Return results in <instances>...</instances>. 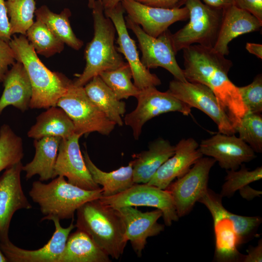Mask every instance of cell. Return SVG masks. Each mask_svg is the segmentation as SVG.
<instances>
[{
  "mask_svg": "<svg viewBox=\"0 0 262 262\" xmlns=\"http://www.w3.org/2000/svg\"><path fill=\"white\" fill-rule=\"evenodd\" d=\"M184 77L187 81L202 83L217 98L237 131L242 119L248 112L238 87L229 78L232 66L229 60L213 48L192 45L183 49Z\"/></svg>",
  "mask_w": 262,
  "mask_h": 262,
  "instance_id": "cell-1",
  "label": "cell"
},
{
  "mask_svg": "<svg viewBox=\"0 0 262 262\" xmlns=\"http://www.w3.org/2000/svg\"><path fill=\"white\" fill-rule=\"evenodd\" d=\"M9 44L15 60L24 66L31 83L32 96L29 108L48 109L56 106L59 99L66 93L72 81L61 73L49 69L25 35H15Z\"/></svg>",
  "mask_w": 262,
  "mask_h": 262,
  "instance_id": "cell-2",
  "label": "cell"
},
{
  "mask_svg": "<svg viewBox=\"0 0 262 262\" xmlns=\"http://www.w3.org/2000/svg\"><path fill=\"white\" fill-rule=\"evenodd\" d=\"M76 211L75 227L87 233L109 256L118 260L128 240L124 223L117 210L98 199L84 203Z\"/></svg>",
  "mask_w": 262,
  "mask_h": 262,
  "instance_id": "cell-3",
  "label": "cell"
},
{
  "mask_svg": "<svg viewBox=\"0 0 262 262\" xmlns=\"http://www.w3.org/2000/svg\"><path fill=\"white\" fill-rule=\"evenodd\" d=\"M92 9L94 36L85 47V68L73 81L77 87H83L101 72L116 69L126 63L116 50L115 45L116 30L112 20L104 15L101 0H96Z\"/></svg>",
  "mask_w": 262,
  "mask_h": 262,
  "instance_id": "cell-4",
  "label": "cell"
},
{
  "mask_svg": "<svg viewBox=\"0 0 262 262\" xmlns=\"http://www.w3.org/2000/svg\"><path fill=\"white\" fill-rule=\"evenodd\" d=\"M29 195L44 215L41 221L52 217L60 220L73 218L75 212L82 204L101 198L102 189L85 190L58 176L49 183L40 180L33 182Z\"/></svg>",
  "mask_w": 262,
  "mask_h": 262,
  "instance_id": "cell-5",
  "label": "cell"
},
{
  "mask_svg": "<svg viewBox=\"0 0 262 262\" xmlns=\"http://www.w3.org/2000/svg\"><path fill=\"white\" fill-rule=\"evenodd\" d=\"M182 5L189 11V21L175 33H171L176 54L194 44L213 48L219 30L223 10L210 6L201 0H182Z\"/></svg>",
  "mask_w": 262,
  "mask_h": 262,
  "instance_id": "cell-6",
  "label": "cell"
},
{
  "mask_svg": "<svg viewBox=\"0 0 262 262\" xmlns=\"http://www.w3.org/2000/svg\"><path fill=\"white\" fill-rule=\"evenodd\" d=\"M70 117L74 126L75 133L87 135L98 132L109 135L116 125L90 99L83 87L72 83L57 102Z\"/></svg>",
  "mask_w": 262,
  "mask_h": 262,
  "instance_id": "cell-7",
  "label": "cell"
},
{
  "mask_svg": "<svg viewBox=\"0 0 262 262\" xmlns=\"http://www.w3.org/2000/svg\"><path fill=\"white\" fill-rule=\"evenodd\" d=\"M125 19L127 28L131 29L137 38L142 52L141 61L144 66L149 70L163 67L171 73L175 79L186 82L183 69L176 59L170 31L168 29L154 37L146 33L139 25L127 16Z\"/></svg>",
  "mask_w": 262,
  "mask_h": 262,
  "instance_id": "cell-8",
  "label": "cell"
},
{
  "mask_svg": "<svg viewBox=\"0 0 262 262\" xmlns=\"http://www.w3.org/2000/svg\"><path fill=\"white\" fill-rule=\"evenodd\" d=\"M136 98V108L125 115L124 122L130 126L135 140L139 138L144 125L152 118L161 114L178 112L184 115H189L191 108L180 101L168 91L161 92L156 87L140 90Z\"/></svg>",
  "mask_w": 262,
  "mask_h": 262,
  "instance_id": "cell-9",
  "label": "cell"
},
{
  "mask_svg": "<svg viewBox=\"0 0 262 262\" xmlns=\"http://www.w3.org/2000/svg\"><path fill=\"white\" fill-rule=\"evenodd\" d=\"M104 205L116 209L124 206H147L160 210L165 225L178 221L174 201L166 189L147 183H134L127 190L113 196L99 199Z\"/></svg>",
  "mask_w": 262,
  "mask_h": 262,
  "instance_id": "cell-10",
  "label": "cell"
},
{
  "mask_svg": "<svg viewBox=\"0 0 262 262\" xmlns=\"http://www.w3.org/2000/svg\"><path fill=\"white\" fill-rule=\"evenodd\" d=\"M167 91L191 108H197L206 114L216 123L219 132L227 135L237 132L215 95L207 86L174 79L170 82Z\"/></svg>",
  "mask_w": 262,
  "mask_h": 262,
  "instance_id": "cell-11",
  "label": "cell"
},
{
  "mask_svg": "<svg viewBox=\"0 0 262 262\" xmlns=\"http://www.w3.org/2000/svg\"><path fill=\"white\" fill-rule=\"evenodd\" d=\"M222 197L210 189L198 200L208 209L213 217L215 239V258L218 262H236L244 255L238 247L240 246L234 225L227 216L222 202Z\"/></svg>",
  "mask_w": 262,
  "mask_h": 262,
  "instance_id": "cell-12",
  "label": "cell"
},
{
  "mask_svg": "<svg viewBox=\"0 0 262 262\" xmlns=\"http://www.w3.org/2000/svg\"><path fill=\"white\" fill-rule=\"evenodd\" d=\"M215 162L213 158L201 157L187 172L166 189L172 196L179 218L190 212L208 189L209 173Z\"/></svg>",
  "mask_w": 262,
  "mask_h": 262,
  "instance_id": "cell-13",
  "label": "cell"
},
{
  "mask_svg": "<svg viewBox=\"0 0 262 262\" xmlns=\"http://www.w3.org/2000/svg\"><path fill=\"white\" fill-rule=\"evenodd\" d=\"M121 2L112 8L104 9L105 16L113 22L117 38L116 50L123 54L132 74L133 83L140 90L149 87H156L161 84L160 79L143 65L139 58L135 41L130 36L126 27Z\"/></svg>",
  "mask_w": 262,
  "mask_h": 262,
  "instance_id": "cell-14",
  "label": "cell"
},
{
  "mask_svg": "<svg viewBox=\"0 0 262 262\" xmlns=\"http://www.w3.org/2000/svg\"><path fill=\"white\" fill-rule=\"evenodd\" d=\"M121 4L131 20L149 35L157 37L177 21L189 18L185 7L168 9L145 5L135 0H122Z\"/></svg>",
  "mask_w": 262,
  "mask_h": 262,
  "instance_id": "cell-15",
  "label": "cell"
},
{
  "mask_svg": "<svg viewBox=\"0 0 262 262\" xmlns=\"http://www.w3.org/2000/svg\"><path fill=\"white\" fill-rule=\"evenodd\" d=\"M81 136L74 133L61 139L54 166L55 176L66 177L69 183L85 190L98 189L100 188L93 180L81 151Z\"/></svg>",
  "mask_w": 262,
  "mask_h": 262,
  "instance_id": "cell-16",
  "label": "cell"
},
{
  "mask_svg": "<svg viewBox=\"0 0 262 262\" xmlns=\"http://www.w3.org/2000/svg\"><path fill=\"white\" fill-rule=\"evenodd\" d=\"M199 149L202 155L210 156L227 170H237L243 163L249 162L256 156L253 149L235 134L220 132L201 141Z\"/></svg>",
  "mask_w": 262,
  "mask_h": 262,
  "instance_id": "cell-17",
  "label": "cell"
},
{
  "mask_svg": "<svg viewBox=\"0 0 262 262\" xmlns=\"http://www.w3.org/2000/svg\"><path fill=\"white\" fill-rule=\"evenodd\" d=\"M22 166L19 162L6 169L0 177V240L9 239L10 225L15 212L32 208L21 185Z\"/></svg>",
  "mask_w": 262,
  "mask_h": 262,
  "instance_id": "cell-18",
  "label": "cell"
},
{
  "mask_svg": "<svg viewBox=\"0 0 262 262\" xmlns=\"http://www.w3.org/2000/svg\"><path fill=\"white\" fill-rule=\"evenodd\" d=\"M55 226V231L48 242L36 250H26L14 245L9 239L0 240V248L10 262H58L62 254L71 230L75 228L73 219L67 228H63L60 219L50 217Z\"/></svg>",
  "mask_w": 262,
  "mask_h": 262,
  "instance_id": "cell-19",
  "label": "cell"
},
{
  "mask_svg": "<svg viewBox=\"0 0 262 262\" xmlns=\"http://www.w3.org/2000/svg\"><path fill=\"white\" fill-rule=\"evenodd\" d=\"M125 224L126 235L138 257L147 243V239L164 231V226L158 223L163 215L162 212L156 209L150 212H142L132 206L115 209Z\"/></svg>",
  "mask_w": 262,
  "mask_h": 262,
  "instance_id": "cell-20",
  "label": "cell"
},
{
  "mask_svg": "<svg viewBox=\"0 0 262 262\" xmlns=\"http://www.w3.org/2000/svg\"><path fill=\"white\" fill-rule=\"evenodd\" d=\"M202 156L199 144L194 138L182 139L175 146L174 154L161 166L147 184L166 189L175 179L187 172Z\"/></svg>",
  "mask_w": 262,
  "mask_h": 262,
  "instance_id": "cell-21",
  "label": "cell"
},
{
  "mask_svg": "<svg viewBox=\"0 0 262 262\" xmlns=\"http://www.w3.org/2000/svg\"><path fill=\"white\" fill-rule=\"evenodd\" d=\"M262 21L234 5L223 9L222 20L213 49L223 55L229 54L228 45L239 35L259 31Z\"/></svg>",
  "mask_w": 262,
  "mask_h": 262,
  "instance_id": "cell-22",
  "label": "cell"
},
{
  "mask_svg": "<svg viewBox=\"0 0 262 262\" xmlns=\"http://www.w3.org/2000/svg\"><path fill=\"white\" fill-rule=\"evenodd\" d=\"M175 146L159 138L150 143L148 149L133 155V180L134 183H147L161 166L175 153Z\"/></svg>",
  "mask_w": 262,
  "mask_h": 262,
  "instance_id": "cell-23",
  "label": "cell"
},
{
  "mask_svg": "<svg viewBox=\"0 0 262 262\" xmlns=\"http://www.w3.org/2000/svg\"><path fill=\"white\" fill-rule=\"evenodd\" d=\"M4 90L0 98V115L12 105L24 112L29 108L32 88L27 72L23 65L16 62L8 70L3 80Z\"/></svg>",
  "mask_w": 262,
  "mask_h": 262,
  "instance_id": "cell-24",
  "label": "cell"
},
{
  "mask_svg": "<svg viewBox=\"0 0 262 262\" xmlns=\"http://www.w3.org/2000/svg\"><path fill=\"white\" fill-rule=\"evenodd\" d=\"M61 138L46 136L34 139L35 153L31 162L22 166L27 180L38 175L39 180L47 181L55 178L54 166Z\"/></svg>",
  "mask_w": 262,
  "mask_h": 262,
  "instance_id": "cell-25",
  "label": "cell"
},
{
  "mask_svg": "<svg viewBox=\"0 0 262 262\" xmlns=\"http://www.w3.org/2000/svg\"><path fill=\"white\" fill-rule=\"evenodd\" d=\"M109 255L83 231L69 235L58 262H110Z\"/></svg>",
  "mask_w": 262,
  "mask_h": 262,
  "instance_id": "cell-26",
  "label": "cell"
},
{
  "mask_svg": "<svg viewBox=\"0 0 262 262\" xmlns=\"http://www.w3.org/2000/svg\"><path fill=\"white\" fill-rule=\"evenodd\" d=\"M75 133L72 121L66 113L58 106H52L36 118L30 129L28 136L34 139L46 136L66 138Z\"/></svg>",
  "mask_w": 262,
  "mask_h": 262,
  "instance_id": "cell-27",
  "label": "cell"
},
{
  "mask_svg": "<svg viewBox=\"0 0 262 262\" xmlns=\"http://www.w3.org/2000/svg\"><path fill=\"white\" fill-rule=\"evenodd\" d=\"M83 157L93 180L102 186L103 197L117 195L134 184L132 161L128 165L106 172L99 169L93 163L86 151L83 152Z\"/></svg>",
  "mask_w": 262,
  "mask_h": 262,
  "instance_id": "cell-28",
  "label": "cell"
},
{
  "mask_svg": "<svg viewBox=\"0 0 262 262\" xmlns=\"http://www.w3.org/2000/svg\"><path fill=\"white\" fill-rule=\"evenodd\" d=\"M83 87L90 99L111 121L123 126L122 116L126 112L125 103L117 98L99 75L94 77Z\"/></svg>",
  "mask_w": 262,
  "mask_h": 262,
  "instance_id": "cell-29",
  "label": "cell"
},
{
  "mask_svg": "<svg viewBox=\"0 0 262 262\" xmlns=\"http://www.w3.org/2000/svg\"><path fill=\"white\" fill-rule=\"evenodd\" d=\"M34 14L36 19L43 22L64 44L75 50L82 47V41L77 37L71 27L69 18L71 13L69 9L65 8L60 14H56L43 5L35 10Z\"/></svg>",
  "mask_w": 262,
  "mask_h": 262,
  "instance_id": "cell-30",
  "label": "cell"
},
{
  "mask_svg": "<svg viewBox=\"0 0 262 262\" xmlns=\"http://www.w3.org/2000/svg\"><path fill=\"white\" fill-rule=\"evenodd\" d=\"M26 35L36 53L45 57L60 53L64 49V43L39 20L33 22Z\"/></svg>",
  "mask_w": 262,
  "mask_h": 262,
  "instance_id": "cell-31",
  "label": "cell"
},
{
  "mask_svg": "<svg viewBox=\"0 0 262 262\" xmlns=\"http://www.w3.org/2000/svg\"><path fill=\"white\" fill-rule=\"evenodd\" d=\"M99 76L119 100L136 98L140 92L131 82L132 74L128 63L116 69L103 71Z\"/></svg>",
  "mask_w": 262,
  "mask_h": 262,
  "instance_id": "cell-32",
  "label": "cell"
},
{
  "mask_svg": "<svg viewBox=\"0 0 262 262\" xmlns=\"http://www.w3.org/2000/svg\"><path fill=\"white\" fill-rule=\"evenodd\" d=\"M5 5L10 17L12 35L17 33L26 35L27 30L34 22V0H7Z\"/></svg>",
  "mask_w": 262,
  "mask_h": 262,
  "instance_id": "cell-33",
  "label": "cell"
},
{
  "mask_svg": "<svg viewBox=\"0 0 262 262\" xmlns=\"http://www.w3.org/2000/svg\"><path fill=\"white\" fill-rule=\"evenodd\" d=\"M23 155L22 139L3 124L0 128V172L21 162Z\"/></svg>",
  "mask_w": 262,
  "mask_h": 262,
  "instance_id": "cell-34",
  "label": "cell"
},
{
  "mask_svg": "<svg viewBox=\"0 0 262 262\" xmlns=\"http://www.w3.org/2000/svg\"><path fill=\"white\" fill-rule=\"evenodd\" d=\"M239 170H227V176L223 184L220 195L222 197L232 196L235 192L251 182L262 178V167L249 170L244 164L241 165Z\"/></svg>",
  "mask_w": 262,
  "mask_h": 262,
  "instance_id": "cell-35",
  "label": "cell"
},
{
  "mask_svg": "<svg viewBox=\"0 0 262 262\" xmlns=\"http://www.w3.org/2000/svg\"><path fill=\"white\" fill-rule=\"evenodd\" d=\"M242 140L258 153L262 151V116L261 114L246 113L237 130Z\"/></svg>",
  "mask_w": 262,
  "mask_h": 262,
  "instance_id": "cell-36",
  "label": "cell"
},
{
  "mask_svg": "<svg viewBox=\"0 0 262 262\" xmlns=\"http://www.w3.org/2000/svg\"><path fill=\"white\" fill-rule=\"evenodd\" d=\"M243 101L248 112L261 114L262 112V76L257 75L250 84L238 87Z\"/></svg>",
  "mask_w": 262,
  "mask_h": 262,
  "instance_id": "cell-37",
  "label": "cell"
},
{
  "mask_svg": "<svg viewBox=\"0 0 262 262\" xmlns=\"http://www.w3.org/2000/svg\"><path fill=\"white\" fill-rule=\"evenodd\" d=\"M15 58L9 42L0 37V82H3L8 71V67L13 65Z\"/></svg>",
  "mask_w": 262,
  "mask_h": 262,
  "instance_id": "cell-38",
  "label": "cell"
},
{
  "mask_svg": "<svg viewBox=\"0 0 262 262\" xmlns=\"http://www.w3.org/2000/svg\"><path fill=\"white\" fill-rule=\"evenodd\" d=\"M234 5L262 21V0H234Z\"/></svg>",
  "mask_w": 262,
  "mask_h": 262,
  "instance_id": "cell-39",
  "label": "cell"
},
{
  "mask_svg": "<svg viewBox=\"0 0 262 262\" xmlns=\"http://www.w3.org/2000/svg\"><path fill=\"white\" fill-rule=\"evenodd\" d=\"M12 35L7 8L4 0H0V37L9 42Z\"/></svg>",
  "mask_w": 262,
  "mask_h": 262,
  "instance_id": "cell-40",
  "label": "cell"
},
{
  "mask_svg": "<svg viewBox=\"0 0 262 262\" xmlns=\"http://www.w3.org/2000/svg\"><path fill=\"white\" fill-rule=\"evenodd\" d=\"M146 5L173 9L181 7L182 0H135Z\"/></svg>",
  "mask_w": 262,
  "mask_h": 262,
  "instance_id": "cell-41",
  "label": "cell"
},
{
  "mask_svg": "<svg viewBox=\"0 0 262 262\" xmlns=\"http://www.w3.org/2000/svg\"><path fill=\"white\" fill-rule=\"evenodd\" d=\"M247 254L243 256L242 262H262V241L259 240L258 245L247 249Z\"/></svg>",
  "mask_w": 262,
  "mask_h": 262,
  "instance_id": "cell-42",
  "label": "cell"
},
{
  "mask_svg": "<svg viewBox=\"0 0 262 262\" xmlns=\"http://www.w3.org/2000/svg\"><path fill=\"white\" fill-rule=\"evenodd\" d=\"M241 196L247 200H250L256 197L260 196L262 192L251 188L248 185L244 186L239 190Z\"/></svg>",
  "mask_w": 262,
  "mask_h": 262,
  "instance_id": "cell-43",
  "label": "cell"
},
{
  "mask_svg": "<svg viewBox=\"0 0 262 262\" xmlns=\"http://www.w3.org/2000/svg\"><path fill=\"white\" fill-rule=\"evenodd\" d=\"M204 3L212 7L224 9L234 5V0H201Z\"/></svg>",
  "mask_w": 262,
  "mask_h": 262,
  "instance_id": "cell-44",
  "label": "cell"
},
{
  "mask_svg": "<svg viewBox=\"0 0 262 262\" xmlns=\"http://www.w3.org/2000/svg\"><path fill=\"white\" fill-rule=\"evenodd\" d=\"M246 48L250 53L255 55L261 59H262V44L248 42L246 44Z\"/></svg>",
  "mask_w": 262,
  "mask_h": 262,
  "instance_id": "cell-45",
  "label": "cell"
},
{
  "mask_svg": "<svg viewBox=\"0 0 262 262\" xmlns=\"http://www.w3.org/2000/svg\"><path fill=\"white\" fill-rule=\"evenodd\" d=\"M122 0H101L104 9L112 8Z\"/></svg>",
  "mask_w": 262,
  "mask_h": 262,
  "instance_id": "cell-46",
  "label": "cell"
},
{
  "mask_svg": "<svg viewBox=\"0 0 262 262\" xmlns=\"http://www.w3.org/2000/svg\"><path fill=\"white\" fill-rule=\"evenodd\" d=\"M8 260L2 252L0 248V262H7Z\"/></svg>",
  "mask_w": 262,
  "mask_h": 262,
  "instance_id": "cell-47",
  "label": "cell"
},
{
  "mask_svg": "<svg viewBox=\"0 0 262 262\" xmlns=\"http://www.w3.org/2000/svg\"><path fill=\"white\" fill-rule=\"evenodd\" d=\"M96 0H88V6L89 8L92 9L94 7Z\"/></svg>",
  "mask_w": 262,
  "mask_h": 262,
  "instance_id": "cell-48",
  "label": "cell"
},
{
  "mask_svg": "<svg viewBox=\"0 0 262 262\" xmlns=\"http://www.w3.org/2000/svg\"></svg>",
  "mask_w": 262,
  "mask_h": 262,
  "instance_id": "cell-49",
  "label": "cell"
}]
</instances>
